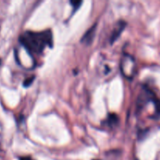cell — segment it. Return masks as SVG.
I'll return each mask as SVG.
<instances>
[{"label": "cell", "instance_id": "cell-1", "mask_svg": "<svg viewBox=\"0 0 160 160\" xmlns=\"http://www.w3.org/2000/svg\"><path fill=\"white\" fill-rule=\"evenodd\" d=\"M20 42L31 54H40L45 47H53V34L50 30L40 32L27 31L20 37Z\"/></svg>", "mask_w": 160, "mask_h": 160}, {"label": "cell", "instance_id": "cell-2", "mask_svg": "<svg viewBox=\"0 0 160 160\" xmlns=\"http://www.w3.org/2000/svg\"><path fill=\"white\" fill-rule=\"evenodd\" d=\"M120 70L127 79H132L136 73V62L132 56L125 53L120 61Z\"/></svg>", "mask_w": 160, "mask_h": 160}, {"label": "cell", "instance_id": "cell-3", "mask_svg": "<svg viewBox=\"0 0 160 160\" xmlns=\"http://www.w3.org/2000/svg\"><path fill=\"white\" fill-rule=\"evenodd\" d=\"M125 26H126V23L123 21V20H119V21H118L115 23L112 30V32H111V37H110V42H111V44H112L120 36L123 30L125 29Z\"/></svg>", "mask_w": 160, "mask_h": 160}, {"label": "cell", "instance_id": "cell-4", "mask_svg": "<svg viewBox=\"0 0 160 160\" xmlns=\"http://www.w3.org/2000/svg\"><path fill=\"white\" fill-rule=\"evenodd\" d=\"M96 33V24H94L93 26L91 27L84 34V35L83 36L81 39V42L84 45H89L93 42L94 38V36H95Z\"/></svg>", "mask_w": 160, "mask_h": 160}, {"label": "cell", "instance_id": "cell-5", "mask_svg": "<svg viewBox=\"0 0 160 160\" xmlns=\"http://www.w3.org/2000/svg\"><path fill=\"white\" fill-rule=\"evenodd\" d=\"M105 123L107 124V126L110 127V128H114V127L117 126L119 123V117L116 114H109L105 121Z\"/></svg>", "mask_w": 160, "mask_h": 160}, {"label": "cell", "instance_id": "cell-6", "mask_svg": "<svg viewBox=\"0 0 160 160\" xmlns=\"http://www.w3.org/2000/svg\"><path fill=\"white\" fill-rule=\"evenodd\" d=\"M152 102L155 106V113L152 116V118L155 120H158L160 118V99L157 98L155 96Z\"/></svg>", "mask_w": 160, "mask_h": 160}, {"label": "cell", "instance_id": "cell-7", "mask_svg": "<svg viewBox=\"0 0 160 160\" xmlns=\"http://www.w3.org/2000/svg\"><path fill=\"white\" fill-rule=\"evenodd\" d=\"M34 79H35V76L31 77V78H28V79H26L24 81V87H28V86H30V84H31V83L33 82Z\"/></svg>", "mask_w": 160, "mask_h": 160}, {"label": "cell", "instance_id": "cell-8", "mask_svg": "<svg viewBox=\"0 0 160 160\" xmlns=\"http://www.w3.org/2000/svg\"><path fill=\"white\" fill-rule=\"evenodd\" d=\"M71 3H72V6H73L74 8L73 12H75V10H77V9L79 8L80 5L82 4V2L81 1H71Z\"/></svg>", "mask_w": 160, "mask_h": 160}, {"label": "cell", "instance_id": "cell-9", "mask_svg": "<svg viewBox=\"0 0 160 160\" xmlns=\"http://www.w3.org/2000/svg\"><path fill=\"white\" fill-rule=\"evenodd\" d=\"M20 160H32V159L29 157H23V158H20Z\"/></svg>", "mask_w": 160, "mask_h": 160}]
</instances>
